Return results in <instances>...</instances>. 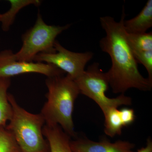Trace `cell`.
I'll list each match as a JSON object with an SVG mask.
<instances>
[{"mask_svg":"<svg viewBox=\"0 0 152 152\" xmlns=\"http://www.w3.org/2000/svg\"><path fill=\"white\" fill-rule=\"evenodd\" d=\"M126 16L123 8L119 22L109 16L100 18L101 26L106 33V36L100 41V47L110 56L112 61L111 67L106 72L109 85L115 94H124L132 88L151 91L152 81L141 75L128 42L124 26Z\"/></svg>","mask_w":152,"mask_h":152,"instance_id":"cell-1","label":"cell"},{"mask_svg":"<svg viewBox=\"0 0 152 152\" xmlns=\"http://www.w3.org/2000/svg\"><path fill=\"white\" fill-rule=\"evenodd\" d=\"M45 84L47 101L40 113L45 124L59 125L68 135L75 137L72 115L75 101L80 94L77 84L68 75L48 77Z\"/></svg>","mask_w":152,"mask_h":152,"instance_id":"cell-2","label":"cell"},{"mask_svg":"<svg viewBox=\"0 0 152 152\" xmlns=\"http://www.w3.org/2000/svg\"><path fill=\"white\" fill-rule=\"evenodd\" d=\"M12 108V116L6 127L13 135L21 152H50L42 130L45 121L40 113L33 114L18 103L15 97L8 93Z\"/></svg>","mask_w":152,"mask_h":152,"instance_id":"cell-3","label":"cell"},{"mask_svg":"<svg viewBox=\"0 0 152 152\" xmlns=\"http://www.w3.org/2000/svg\"><path fill=\"white\" fill-rule=\"evenodd\" d=\"M70 26V24H47L39 12L35 24L22 36L23 45L18 51L14 53L15 58L21 61L32 62L39 54L56 53V38Z\"/></svg>","mask_w":152,"mask_h":152,"instance_id":"cell-4","label":"cell"},{"mask_svg":"<svg viewBox=\"0 0 152 152\" xmlns=\"http://www.w3.org/2000/svg\"><path fill=\"white\" fill-rule=\"evenodd\" d=\"M80 94L92 99L97 103L103 113L112 108L121 105H130L132 99L121 94L117 98H109L106 92L109 86L108 79L106 73L100 68L99 64L94 63L89 66L87 70L75 79Z\"/></svg>","mask_w":152,"mask_h":152,"instance_id":"cell-5","label":"cell"},{"mask_svg":"<svg viewBox=\"0 0 152 152\" xmlns=\"http://www.w3.org/2000/svg\"><path fill=\"white\" fill-rule=\"evenodd\" d=\"M54 47L56 53L39 54L34 61L53 65L66 73L74 80L84 72L87 63L94 56L91 52L75 53L69 50L56 40Z\"/></svg>","mask_w":152,"mask_h":152,"instance_id":"cell-6","label":"cell"},{"mask_svg":"<svg viewBox=\"0 0 152 152\" xmlns=\"http://www.w3.org/2000/svg\"><path fill=\"white\" fill-rule=\"evenodd\" d=\"M27 73H38L48 77L64 75V71L53 65L37 62L17 61L11 50L0 52V78H8Z\"/></svg>","mask_w":152,"mask_h":152,"instance_id":"cell-7","label":"cell"},{"mask_svg":"<svg viewBox=\"0 0 152 152\" xmlns=\"http://www.w3.org/2000/svg\"><path fill=\"white\" fill-rule=\"evenodd\" d=\"M70 145L73 152H134V144L119 140L111 142L106 139L95 142L87 138L70 141Z\"/></svg>","mask_w":152,"mask_h":152,"instance_id":"cell-8","label":"cell"},{"mask_svg":"<svg viewBox=\"0 0 152 152\" xmlns=\"http://www.w3.org/2000/svg\"><path fill=\"white\" fill-rule=\"evenodd\" d=\"M42 132L48 143L50 152H73L70 145V136L59 125L45 124Z\"/></svg>","mask_w":152,"mask_h":152,"instance_id":"cell-9","label":"cell"},{"mask_svg":"<svg viewBox=\"0 0 152 152\" xmlns=\"http://www.w3.org/2000/svg\"><path fill=\"white\" fill-rule=\"evenodd\" d=\"M124 28L128 34L146 33L152 26V1L148 0L140 13L134 18L124 21Z\"/></svg>","mask_w":152,"mask_h":152,"instance_id":"cell-10","label":"cell"},{"mask_svg":"<svg viewBox=\"0 0 152 152\" xmlns=\"http://www.w3.org/2000/svg\"><path fill=\"white\" fill-rule=\"evenodd\" d=\"M10 8L4 13L0 14V23L3 31L7 32L13 23L17 14L22 9L30 5L38 7L41 4L39 0H9Z\"/></svg>","mask_w":152,"mask_h":152,"instance_id":"cell-11","label":"cell"},{"mask_svg":"<svg viewBox=\"0 0 152 152\" xmlns=\"http://www.w3.org/2000/svg\"><path fill=\"white\" fill-rule=\"evenodd\" d=\"M11 83V78H0V127L6 126L12 116V108L8 97Z\"/></svg>","mask_w":152,"mask_h":152,"instance_id":"cell-12","label":"cell"},{"mask_svg":"<svg viewBox=\"0 0 152 152\" xmlns=\"http://www.w3.org/2000/svg\"><path fill=\"white\" fill-rule=\"evenodd\" d=\"M105 117L104 132L107 135L113 137L121 134L123 125L120 118L119 111L112 108L104 113Z\"/></svg>","mask_w":152,"mask_h":152,"instance_id":"cell-13","label":"cell"},{"mask_svg":"<svg viewBox=\"0 0 152 152\" xmlns=\"http://www.w3.org/2000/svg\"><path fill=\"white\" fill-rule=\"evenodd\" d=\"M127 37L133 52L152 50V33L128 34Z\"/></svg>","mask_w":152,"mask_h":152,"instance_id":"cell-14","label":"cell"},{"mask_svg":"<svg viewBox=\"0 0 152 152\" xmlns=\"http://www.w3.org/2000/svg\"><path fill=\"white\" fill-rule=\"evenodd\" d=\"M0 152H21L13 135L6 126L0 127Z\"/></svg>","mask_w":152,"mask_h":152,"instance_id":"cell-15","label":"cell"},{"mask_svg":"<svg viewBox=\"0 0 152 152\" xmlns=\"http://www.w3.org/2000/svg\"><path fill=\"white\" fill-rule=\"evenodd\" d=\"M137 63L141 64L148 74V79L152 81V50L133 52Z\"/></svg>","mask_w":152,"mask_h":152,"instance_id":"cell-16","label":"cell"},{"mask_svg":"<svg viewBox=\"0 0 152 152\" xmlns=\"http://www.w3.org/2000/svg\"><path fill=\"white\" fill-rule=\"evenodd\" d=\"M119 111L120 118L124 126L132 124L135 118L134 112L133 109L124 108Z\"/></svg>","mask_w":152,"mask_h":152,"instance_id":"cell-17","label":"cell"},{"mask_svg":"<svg viewBox=\"0 0 152 152\" xmlns=\"http://www.w3.org/2000/svg\"><path fill=\"white\" fill-rule=\"evenodd\" d=\"M137 152H152V142L151 139H148L145 147L142 148Z\"/></svg>","mask_w":152,"mask_h":152,"instance_id":"cell-18","label":"cell"},{"mask_svg":"<svg viewBox=\"0 0 152 152\" xmlns=\"http://www.w3.org/2000/svg\"><path fill=\"white\" fill-rule=\"evenodd\" d=\"M0 41H1V39H0Z\"/></svg>","mask_w":152,"mask_h":152,"instance_id":"cell-19","label":"cell"}]
</instances>
